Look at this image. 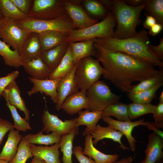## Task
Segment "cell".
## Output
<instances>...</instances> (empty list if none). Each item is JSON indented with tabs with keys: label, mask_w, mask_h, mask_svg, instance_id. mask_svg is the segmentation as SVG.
<instances>
[{
	"label": "cell",
	"mask_w": 163,
	"mask_h": 163,
	"mask_svg": "<svg viewBox=\"0 0 163 163\" xmlns=\"http://www.w3.org/2000/svg\"><path fill=\"white\" fill-rule=\"evenodd\" d=\"M128 105L129 116L130 120L148 113H153L156 106L150 103L141 104L133 102Z\"/></svg>",
	"instance_id": "cell-37"
},
{
	"label": "cell",
	"mask_w": 163,
	"mask_h": 163,
	"mask_svg": "<svg viewBox=\"0 0 163 163\" xmlns=\"http://www.w3.org/2000/svg\"><path fill=\"white\" fill-rule=\"evenodd\" d=\"M23 137L19 132L12 128L9 131L7 140L0 153V159L11 161L15 156Z\"/></svg>",
	"instance_id": "cell-27"
},
{
	"label": "cell",
	"mask_w": 163,
	"mask_h": 163,
	"mask_svg": "<svg viewBox=\"0 0 163 163\" xmlns=\"http://www.w3.org/2000/svg\"><path fill=\"white\" fill-rule=\"evenodd\" d=\"M38 34L42 52L65 42L68 33L58 31L49 30Z\"/></svg>",
	"instance_id": "cell-25"
},
{
	"label": "cell",
	"mask_w": 163,
	"mask_h": 163,
	"mask_svg": "<svg viewBox=\"0 0 163 163\" xmlns=\"http://www.w3.org/2000/svg\"><path fill=\"white\" fill-rule=\"evenodd\" d=\"M149 130H152L153 132L163 138V132L154 126V123L150 122L146 126Z\"/></svg>",
	"instance_id": "cell-49"
},
{
	"label": "cell",
	"mask_w": 163,
	"mask_h": 163,
	"mask_svg": "<svg viewBox=\"0 0 163 163\" xmlns=\"http://www.w3.org/2000/svg\"><path fill=\"white\" fill-rule=\"evenodd\" d=\"M0 163H9V162L4 160L0 159Z\"/></svg>",
	"instance_id": "cell-55"
},
{
	"label": "cell",
	"mask_w": 163,
	"mask_h": 163,
	"mask_svg": "<svg viewBox=\"0 0 163 163\" xmlns=\"http://www.w3.org/2000/svg\"><path fill=\"white\" fill-rule=\"evenodd\" d=\"M155 163H163L162 159L156 162Z\"/></svg>",
	"instance_id": "cell-57"
},
{
	"label": "cell",
	"mask_w": 163,
	"mask_h": 163,
	"mask_svg": "<svg viewBox=\"0 0 163 163\" xmlns=\"http://www.w3.org/2000/svg\"><path fill=\"white\" fill-rule=\"evenodd\" d=\"M69 46V43L65 42L56 46L42 52L40 57L51 72L63 58Z\"/></svg>",
	"instance_id": "cell-20"
},
{
	"label": "cell",
	"mask_w": 163,
	"mask_h": 163,
	"mask_svg": "<svg viewBox=\"0 0 163 163\" xmlns=\"http://www.w3.org/2000/svg\"><path fill=\"white\" fill-rule=\"evenodd\" d=\"M41 130L36 134H28L24 136L29 144H38L46 145L59 143L62 137L55 133L44 135Z\"/></svg>",
	"instance_id": "cell-31"
},
{
	"label": "cell",
	"mask_w": 163,
	"mask_h": 163,
	"mask_svg": "<svg viewBox=\"0 0 163 163\" xmlns=\"http://www.w3.org/2000/svg\"><path fill=\"white\" fill-rule=\"evenodd\" d=\"M163 85L161 82L152 88L134 94H128V97L133 102L141 103H150L156 96L157 90Z\"/></svg>",
	"instance_id": "cell-36"
},
{
	"label": "cell",
	"mask_w": 163,
	"mask_h": 163,
	"mask_svg": "<svg viewBox=\"0 0 163 163\" xmlns=\"http://www.w3.org/2000/svg\"><path fill=\"white\" fill-rule=\"evenodd\" d=\"M32 157L29 144L24 136L20 142L15 156L9 162V163H26L28 159Z\"/></svg>",
	"instance_id": "cell-39"
},
{
	"label": "cell",
	"mask_w": 163,
	"mask_h": 163,
	"mask_svg": "<svg viewBox=\"0 0 163 163\" xmlns=\"http://www.w3.org/2000/svg\"><path fill=\"white\" fill-rule=\"evenodd\" d=\"M79 133V127H75L69 133L62 137L59 145L62 153V163H73L72 161L73 143L75 136Z\"/></svg>",
	"instance_id": "cell-28"
},
{
	"label": "cell",
	"mask_w": 163,
	"mask_h": 163,
	"mask_svg": "<svg viewBox=\"0 0 163 163\" xmlns=\"http://www.w3.org/2000/svg\"><path fill=\"white\" fill-rule=\"evenodd\" d=\"M128 5L131 6L136 7L142 4L144 0H124Z\"/></svg>",
	"instance_id": "cell-50"
},
{
	"label": "cell",
	"mask_w": 163,
	"mask_h": 163,
	"mask_svg": "<svg viewBox=\"0 0 163 163\" xmlns=\"http://www.w3.org/2000/svg\"><path fill=\"white\" fill-rule=\"evenodd\" d=\"M2 96L6 102L18 108L25 115V118L29 122L30 113L27 108L25 102L21 94V91L15 81L8 86L3 91Z\"/></svg>",
	"instance_id": "cell-14"
},
{
	"label": "cell",
	"mask_w": 163,
	"mask_h": 163,
	"mask_svg": "<svg viewBox=\"0 0 163 163\" xmlns=\"http://www.w3.org/2000/svg\"><path fill=\"white\" fill-rule=\"evenodd\" d=\"M5 18H4L3 19H2L1 20H0V27L2 25V24L5 21Z\"/></svg>",
	"instance_id": "cell-54"
},
{
	"label": "cell",
	"mask_w": 163,
	"mask_h": 163,
	"mask_svg": "<svg viewBox=\"0 0 163 163\" xmlns=\"http://www.w3.org/2000/svg\"><path fill=\"white\" fill-rule=\"evenodd\" d=\"M116 24L115 16L110 11L100 22L84 28L72 30L68 33L66 42L69 43L97 38L114 37Z\"/></svg>",
	"instance_id": "cell-4"
},
{
	"label": "cell",
	"mask_w": 163,
	"mask_h": 163,
	"mask_svg": "<svg viewBox=\"0 0 163 163\" xmlns=\"http://www.w3.org/2000/svg\"><path fill=\"white\" fill-rule=\"evenodd\" d=\"M29 146L33 157H38L47 163H61L59 143L44 146L29 144Z\"/></svg>",
	"instance_id": "cell-21"
},
{
	"label": "cell",
	"mask_w": 163,
	"mask_h": 163,
	"mask_svg": "<svg viewBox=\"0 0 163 163\" xmlns=\"http://www.w3.org/2000/svg\"><path fill=\"white\" fill-rule=\"evenodd\" d=\"M146 16L145 20L143 23V27L146 29H150L156 23L155 19L152 16L144 13Z\"/></svg>",
	"instance_id": "cell-47"
},
{
	"label": "cell",
	"mask_w": 163,
	"mask_h": 163,
	"mask_svg": "<svg viewBox=\"0 0 163 163\" xmlns=\"http://www.w3.org/2000/svg\"><path fill=\"white\" fill-rule=\"evenodd\" d=\"M6 105L9 110L14 121L13 128L16 129V130L19 132H26L27 130L32 129L29 122L25 118H23L20 116L16 108L7 102H6Z\"/></svg>",
	"instance_id": "cell-40"
},
{
	"label": "cell",
	"mask_w": 163,
	"mask_h": 163,
	"mask_svg": "<svg viewBox=\"0 0 163 163\" xmlns=\"http://www.w3.org/2000/svg\"><path fill=\"white\" fill-rule=\"evenodd\" d=\"M4 18L0 9V20L3 19Z\"/></svg>",
	"instance_id": "cell-56"
},
{
	"label": "cell",
	"mask_w": 163,
	"mask_h": 163,
	"mask_svg": "<svg viewBox=\"0 0 163 163\" xmlns=\"http://www.w3.org/2000/svg\"><path fill=\"white\" fill-rule=\"evenodd\" d=\"M30 163H47L44 161L40 158L36 157H33L32 160Z\"/></svg>",
	"instance_id": "cell-52"
},
{
	"label": "cell",
	"mask_w": 163,
	"mask_h": 163,
	"mask_svg": "<svg viewBox=\"0 0 163 163\" xmlns=\"http://www.w3.org/2000/svg\"><path fill=\"white\" fill-rule=\"evenodd\" d=\"M91 111H102L110 105L118 102L121 96L113 93L104 82L98 81L86 91Z\"/></svg>",
	"instance_id": "cell-7"
},
{
	"label": "cell",
	"mask_w": 163,
	"mask_h": 163,
	"mask_svg": "<svg viewBox=\"0 0 163 163\" xmlns=\"http://www.w3.org/2000/svg\"><path fill=\"white\" fill-rule=\"evenodd\" d=\"M28 79L33 85L31 89L27 92L29 96L39 92H43L50 97L53 103L57 104L58 101L57 89L61 78L38 80L29 77Z\"/></svg>",
	"instance_id": "cell-13"
},
{
	"label": "cell",
	"mask_w": 163,
	"mask_h": 163,
	"mask_svg": "<svg viewBox=\"0 0 163 163\" xmlns=\"http://www.w3.org/2000/svg\"><path fill=\"white\" fill-rule=\"evenodd\" d=\"M64 7L74 28H84L99 22L98 20L90 17L81 5L73 4L69 0H65Z\"/></svg>",
	"instance_id": "cell-12"
},
{
	"label": "cell",
	"mask_w": 163,
	"mask_h": 163,
	"mask_svg": "<svg viewBox=\"0 0 163 163\" xmlns=\"http://www.w3.org/2000/svg\"><path fill=\"white\" fill-rule=\"evenodd\" d=\"M87 91H79L67 97L61 109L67 114L73 115L85 108L88 109L89 103L86 96Z\"/></svg>",
	"instance_id": "cell-15"
},
{
	"label": "cell",
	"mask_w": 163,
	"mask_h": 163,
	"mask_svg": "<svg viewBox=\"0 0 163 163\" xmlns=\"http://www.w3.org/2000/svg\"><path fill=\"white\" fill-rule=\"evenodd\" d=\"M94 43L109 50L126 54L154 66H163V62L151 50L148 33L144 29L132 37L122 39L114 37L97 38L94 39Z\"/></svg>",
	"instance_id": "cell-2"
},
{
	"label": "cell",
	"mask_w": 163,
	"mask_h": 163,
	"mask_svg": "<svg viewBox=\"0 0 163 163\" xmlns=\"http://www.w3.org/2000/svg\"><path fill=\"white\" fill-rule=\"evenodd\" d=\"M141 163H143V161H142V162H141Z\"/></svg>",
	"instance_id": "cell-58"
},
{
	"label": "cell",
	"mask_w": 163,
	"mask_h": 163,
	"mask_svg": "<svg viewBox=\"0 0 163 163\" xmlns=\"http://www.w3.org/2000/svg\"><path fill=\"white\" fill-rule=\"evenodd\" d=\"M15 21L18 25L29 32L39 33L56 30L68 33L74 29L72 21L67 14L53 19H29Z\"/></svg>",
	"instance_id": "cell-6"
},
{
	"label": "cell",
	"mask_w": 163,
	"mask_h": 163,
	"mask_svg": "<svg viewBox=\"0 0 163 163\" xmlns=\"http://www.w3.org/2000/svg\"><path fill=\"white\" fill-rule=\"evenodd\" d=\"M163 138L153 132L148 135V142L145 150L143 163H155L163 158Z\"/></svg>",
	"instance_id": "cell-18"
},
{
	"label": "cell",
	"mask_w": 163,
	"mask_h": 163,
	"mask_svg": "<svg viewBox=\"0 0 163 163\" xmlns=\"http://www.w3.org/2000/svg\"><path fill=\"white\" fill-rule=\"evenodd\" d=\"M82 4L88 13L97 18L103 20L110 11L99 0H82Z\"/></svg>",
	"instance_id": "cell-33"
},
{
	"label": "cell",
	"mask_w": 163,
	"mask_h": 163,
	"mask_svg": "<svg viewBox=\"0 0 163 163\" xmlns=\"http://www.w3.org/2000/svg\"><path fill=\"white\" fill-rule=\"evenodd\" d=\"M0 55L3 57L5 64L9 67L18 68L22 66L23 62L19 53L11 50L10 46L0 39Z\"/></svg>",
	"instance_id": "cell-30"
},
{
	"label": "cell",
	"mask_w": 163,
	"mask_h": 163,
	"mask_svg": "<svg viewBox=\"0 0 163 163\" xmlns=\"http://www.w3.org/2000/svg\"><path fill=\"white\" fill-rule=\"evenodd\" d=\"M93 138V143L96 145L97 142L104 139H109L117 142L120 145L119 147L123 150H130L124 145L122 142L121 138L123 134L111 126H108L107 127L102 126L100 125H97L95 129L91 134Z\"/></svg>",
	"instance_id": "cell-24"
},
{
	"label": "cell",
	"mask_w": 163,
	"mask_h": 163,
	"mask_svg": "<svg viewBox=\"0 0 163 163\" xmlns=\"http://www.w3.org/2000/svg\"><path fill=\"white\" fill-rule=\"evenodd\" d=\"M110 116L115 117L119 121L131 120L128 114V105L118 102L110 105L102 111V118Z\"/></svg>",
	"instance_id": "cell-32"
},
{
	"label": "cell",
	"mask_w": 163,
	"mask_h": 163,
	"mask_svg": "<svg viewBox=\"0 0 163 163\" xmlns=\"http://www.w3.org/2000/svg\"><path fill=\"white\" fill-rule=\"evenodd\" d=\"M91 135L86 136L85 148L83 150L84 155L93 159L95 163H111L118 160L119 156L118 155L105 154L96 148L93 143Z\"/></svg>",
	"instance_id": "cell-22"
},
{
	"label": "cell",
	"mask_w": 163,
	"mask_h": 163,
	"mask_svg": "<svg viewBox=\"0 0 163 163\" xmlns=\"http://www.w3.org/2000/svg\"><path fill=\"white\" fill-rule=\"evenodd\" d=\"M160 103H163V91L161 92L159 97Z\"/></svg>",
	"instance_id": "cell-53"
},
{
	"label": "cell",
	"mask_w": 163,
	"mask_h": 163,
	"mask_svg": "<svg viewBox=\"0 0 163 163\" xmlns=\"http://www.w3.org/2000/svg\"><path fill=\"white\" fill-rule=\"evenodd\" d=\"M22 66L30 77L36 79H49L51 73L40 56L23 62Z\"/></svg>",
	"instance_id": "cell-23"
},
{
	"label": "cell",
	"mask_w": 163,
	"mask_h": 163,
	"mask_svg": "<svg viewBox=\"0 0 163 163\" xmlns=\"http://www.w3.org/2000/svg\"><path fill=\"white\" fill-rule=\"evenodd\" d=\"M76 68L75 65L71 72L67 75L61 78L57 88L58 101L55 107L59 110L66 98L68 96L77 92L79 90L76 87L74 80V75Z\"/></svg>",
	"instance_id": "cell-16"
},
{
	"label": "cell",
	"mask_w": 163,
	"mask_h": 163,
	"mask_svg": "<svg viewBox=\"0 0 163 163\" xmlns=\"http://www.w3.org/2000/svg\"><path fill=\"white\" fill-rule=\"evenodd\" d=\"M42 52L38 34L30 32L25 40L20 54L22 62L40 56Z\"/></svg>",
	"instance_id": "cell-19"
},
{
	"label": "cell",
	"mask_w": 163,
	"mask_h": 163,
	"mask_svg": "<svg viewBox=\"0 0 163 163\" xmlns=\"http://www.w3.org/2000/svg\"><path fill=\"white\" fill-rule=\"evenodd\" d=\"M100 61L91 56L83 58L76 64L74 80L79 91H87L99 80L104 70Z\"/></svg>",
	"instance_id": "cell-5"
},
{
	"label": "cell",
	"mask_w": 163,
	"mask_h": 163,
	"mask_svg": "<svg viewBox=\"0 0 163 163\" xmlns=\"http://www.w3.org/2000/svg\"><path fill=\"white\" fill-rule=\"evenodd\" d=\"M143 3L136 7L128 5L124 0H113L110 10L114 15L117 26L114 37L122 39L135 36L136 27L141 23V13L144 9Z\"/></svg>",
	"instance_id": "cell-3"
},
{
	"label": "cell",
	"mask_w": 163,
	"mask_h": 163,
	"mask_svg": "<svg viewBox=\"0 0 163 163\" xmlns=\"http://www.w3.org/2000/svg\"><path fill=\"white\" fill-rule=\"evenodd\" d=\"M65 0H33L27 14L30 19L50 20L67 14L64 7Z\"/></svg>",
	"instance_id": "cell-8"
},
{
	"label": "cell",
	"mask_w": 163,
	"mask_h": 163,
	"mask_svg": "<svg viewBox=\"0 0 163 163\" xmlns=\"http://www.w3.org/2000/svg\"><path fill=\"white\" fill-rule=\"evenodd\" d=\"M155 127L158 128L163 127V103H159L153 113Z\"/></svg>",
	"instance_id": "cell-44"
},
{
	"label": "cell",
	"mask_w": 163,
	"mask_h": 163,
	"mask_svg": "<svg viewBox=\"0 0 163 163\" xmlns=\"http://www.w3.org/2000/svg\"><path fill=\"white\" fill-rule=\"evenodd\" d=\"M75 65L69 46L65 55L58 66L52 72L49 79H55L64 77L71 72Z\"/></svg>",
	"instance_id": "cell-29"
},
{
	"label": "cell",
	"mask_w": 163,
	"mask_h": 163,
	"mask_svg": "<svg viewBox=\"0 0 163 163\" xmlns=\"http://www.w3.org/2000/svg\"><path fill=\"white\" fill-rule=\"evenodd\" d=\"M162 82H163V73L161 71H160L157 74L133 86L128 94H134L149 89Z\"/></svg>",
	"instance_id": "cell-38"
},
{
	"label": "cell",
	"mask_w": 163,
	"mask_h": 163,
	"mask_svg": "<svg viewBox=\"0 0 163 163\" xmlns=\"http://www.w3.org/2000/svg\"><path fill=\"white\" fill-rule=\"evenodd\" d=\"M12 123L0 117V144L7 133L12 128Z\"/></svg>",
	"instance_id": "cell-45"
},
{
	"label": "cell",
	"mask_w": 163,
	"mask_h": 163,
	"mask_svg": "<svg viewBox=\"0 0 163 163\" xmlns=\"http://www.w3.org/2000/svg\"><path fill=\"white\" fill-rule=\"evenodd\" d=\"M102 120L116 130L121 133L126 138L131 150L135 151L136 149V140L132 136V133L133 128L139 125L147 126L149 122L145 121L143 119L138 121H120L111 118L110 117H104Z\"/></svg>",
	"instance_id": "cell-11"
},
{
	"label": "cell",
	"mask_w": 163,
	"mask_h": 163,
	"mask_svg": "<svg viewBox=\"0 0 163 163\" xmlns=\"http://www.w3.org/2000/svg\"><path fill=\"white\" fill-rule=\"evenodd\" d=\"M95 56L104 70V78L116 88L128 93L135 82H140L159 71L151 63L118 52L109 50L94 43Z\"/></svg>",
	"instance_id": "cell-1"
},
{
	"label": "cell",
	"mask_w": 163,
	"mask_h": 163,
	"mask_svg": "<svg viewBox=\"0 0 163 163\" xmlns=\"http://www.w3.org/2000/svg\"><path fill=\"white\" fill-rule=\"evenodd\" d=\"M0 9L5 18L20 20L30 19L18 9L11 0H0Z\"/></svg>",
	"instance_id": "cell-35"
},
{
	"label": "cell",
	"mask_w": 163,
	"mask_h": 163,
	"mask_svg": "<svg viewBox=\"0 0 163 163\" xmlns=\"http://www.w3.org/2000/svg\"><path fill=\"white\" fill-rule=\"evenodd\" d=\"M22 13L27 15L31 8L33 0H11Z\"/></svg>",
	"instance_id": "cell-42"
},
{
	"label": "cell",
	"mask_w": 163,
	"mask_h": 163,
	"mask_svg": "<svg viewBox=\"0 0 163 163\" xmlns=\"http://www.w3.org/2000/svg\"><path fill=\"white\" fill-rule=\"evenodd\" d=\"M133 158L132 156L123 158L119 161H116L111 163H132Z\"/></svg>",
	"instance_id": "cell-51"
},
{
	"label": "cell",
	"mask_w": 163,
	"mask_h": 163,
	"mask_svg": "<svg viewBox=\"0 0 163 163\" xmlns=\"http://www.w3.org/2000/svg\"><path fill=\"white\" fill-rule=\"evenodd\" d=\"M145 13L153 17L156 23L163 25V0H144Z\"/></svg>",
	"instance_id": "cell-34"
},
{
	"label": "cell",
	"mask_w": 163,
	"mask_h": 163,
	"mask_svg": "<svg viewBox=\"0 0 163 163\" xmlns=\"http://www.w3.org/2000/svg\"><path fill=\"white\" fill-rule=\"evenodd\" d=\"M102 112V111H91L88 109L79 111L78 116L74 118L75 127L85 125L86 128L82 132V135H91L95 131L98 122L101 119Z\"/></svg>",
	"instance_id": "cell-17"
},
{
	"label": "cell",
	"mask_w": 163,
	"mask_h": 163,
	"mask_svg": "<svg viewBox=\"0 0 163 163\" xmlns=\"http://www.w3.org/2000/svg\"><path fill=\"white\" fill-rule=\"evenodd\" d=\"M83 150L80 145L73 147V153L78 161L80 163H95L93 159L83 154Z\"/></svg>",
	"instance_id": "cell-43"
},
{
	"label": "cell",
	"mask_w": 163,
	"mask_h": 163,
	"mask_svg": "<svg viewBox=\"0 0 163 163\" xmlns=\"http://www.w3.org/2000/svg\"><path fill=\"white\" fill-rule=\"evenodd\" d=\"M94 43V39L69 43L72 58L75 64L84 57L92 56H95Z\"/></svg>",
	"instance_id": "cell-26"
},
{
	"label": "cell",
	"mask_w": 163,
	"mask_h": 163,
	"mask_svg": "<svg viewBox=\"0 0 163 163\" xmlns=\"http://www.w3.org/2000/svg\"><path fill=\"white\" fill-rule=\"evenodd\" d=\"M42 120L43 127L41 130L43 132L47 134L50 132L55 133L61 137L69 133L76 127L74 119L62 121L45 109L43 113Z\"/></svg>",
	"instance_id": "cell-10"
},
{
	"label": "cell",
	"mask_w": 163,
	"mask_h": 163,
	"mask_svg": "<svg viewBox=\"0 0 163 163\" xmlns=\"http://www.w3.org/2000/svg\"><path fill=\"white\" fill-rule=\"evenodd\" d=\"M163 28V25L156 23L149 30L148 34L155 36L159 34L162 31Z\"/></svg>",
	"instance_id": "cell-48"
},
{
	"label": "cell",
	"mask_w": 163,
	"mask_h": 163,
	"mask_svg": "<svg viewBox=\"0 0 163 163\" xmlns=\"http://www.w3.org/2000/svg\"><path fill=\"white\" fill-rule=\"evenodd\" d=\"M149 47L153 53L161 60L163 59V37L160 39L159 43L157 46L152 45L151 43Z\"/></svg>",
	"instance_id": "cell-46"
},
{
	"label": "cell",
	"mask_w": 163,
	"mask_h": 163,
	"mask_svg": "<svg viewBox=\"0 0 163 163\" xmlns=\"http://www.w3.org/2000/svg\"><path fill=\"white\" fill-rule=\"evenodd\" d=\"M30 33L18 25L14 19L5 18L0 27V39L20 54Z\"/></svg>",
	"instance_id": "cell-9"
},
{
	"label": "cell",
	"mask_w": 163,
	"mask_h": 163,
	"mask_svg": "<svg viewBox=\"0 0 163 163\" xmlns=\"http://www.w3.org/2000/svg\"><path fill=\"white\" fill-rule=\"evenodd\" d=\"M19 72L17 70L8 73L7 75L0 77V98L6 88L18 77Z\"/></svg>",
	"instance_id": "cell-41"
}]
</instances>
